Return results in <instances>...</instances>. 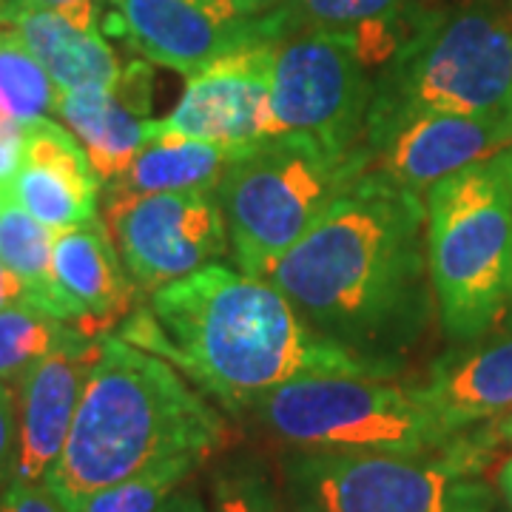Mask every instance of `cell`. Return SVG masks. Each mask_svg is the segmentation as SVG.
I'll list each match as a JSON object with an SVG mask.
<instances>
[{
    "label": "cell",
    "mask_w": 512,
    "mask_h": 512,
    "mask_svg": "<svg viewBox=\"0 0 512 512\" xmlns=\"http://www.w3.org/2000/svg\"><path fill=\"white\" fill-rule=\"evenodd\" d=\"M265 279L319 336L399 376L439 313L424 197L365 171Z\"/></svg>",
    "instance_id": "6da1fadb"
},
{
    "label": "cell",
    "mask_w": 512,
    "mask_h": 512,
    "mask_svg": "<svg viewBox=\"0 0 512 512\" xmlns=\"http://www.w3.org/2000/svg\"><path fill=\"white\" fill-rule=\"evenodd\" d=\"M117 336L168 359L228 413H254L302 376L396 379L319 336L271 279L217 262L151 291L148 311L128 313Z\"/></svg>",
    "instance_id": "7a4b0ae2"
},
{
    "label": "cell",
    "mask_w": 512,
    "mask_h": 512,
    "mask_svg": "<svg viewBox=\"0 0 512 512\" xmlns=\"http://www.w3.org/2000/svg\"><path fill=\"white\" fill-rule=\"evenodd\" d=\"M228 441V421L168 359L106 333L74 413L63 453L43 478L63 510L165 461H208Z\"/></svg>",
    "instance_id": "3957f363"
},
{
    "label": "cell",
    "mask_w": 512,
    "mask_h": 512,
    "mask_svg": "<svg viewBox=\"0 0 512 512\" xmlns=\"http://www.w3.org/2000/svg\"><path fill=\"white\" fill-rule=\"evenodd\" d=\"M512 111V15L495 0L421 6L376 74L367 137L419 114Z\"/></svg>",
    "instance_id": "277c9868"
},
{
    "label": "cell",
    "mask_w": 512,
    "mask_h": 512,
    "mask_svg": "<svg viewBox=\"0 0 512 512\" xmlns=\"http://www.w3.org/2000/svg\"><path fill=\"white\" fill-rule=\"evenodd\" d=\"M424 208L441 330L450 345L476 342L512 299V148L439 180Z\"/></svg>",
    "instance_id": "5b68a950"
},
{
    "label": "cell",
    "mask_w": 512,
    "mask_h": 512,
    "mask_svg": "<svg viewBox=\"0 0 512 512\" xmlns=\"http://www.w3.org/2000/svg\"><path fill=\"white\" fill-rule=\"evenodd\" d=\"M498 444L495 424H481L419 456L288 450L282 495L291 512H493L484 470Z\"/></svg>",
    "instance_id": "8992f818"
},
{
    "label": "cell",
    "mask_w": 512,
    "mask_h": 512,
    "mask_svg": "<svg viewBox=\"0 0 512 512\" xmlns=\"http://www.w3.org/2000/svg\"><path fill=\"white\" fill-rule=\"evenodd\" d=\"M365 171V154H333L299 131L271 134L242 148L217 185L228 251L239 271L265 279Z\"/></svg>",
    "instance_id": "52a82bcc"
},
{
    "label": "cell",
    "mask_w": 512,
    "mask_h": 512,
    "mask_svg": "<svg viewBox=\"0 0 512 512\" xmlns=\"http://www.w3.org/2000/svg\"><path fill=\"white\" fill-rule=\"evenodd\" d=\"M254 416L285 447L305 453L419 456L456 439L413 384L382 376H302L268 393Z\"/></svg>",
    "instance_id": "ba28073f"
},
{
    "label": "cell",
    "mask_w": 512,
    "mask_h": 512,
    "mask_svg": "<svg viewBox=\"0 0 512 512\" xmlns=\"http://www.w3.org/2000/svg\"><path fill=\"white\" fill-rule=\"evenodd\" d=\"M376 74L356 49L325 35H285L274 43L271 134H311L333 154H365Z\"/></svg>",
    "instance_id": "9c48e42d"
},
{
    "label": "cell",
    "mask_w": 512,
    "mask_h": 512,
    "mask_svg": "<svg viewBox=\"0 0 512 512\" xmlns=\"http://www.w3.org/2000/svg\"><path fill=\"white\" fill-rule=\"evenodd\" d=\"M279 0H106L103 32L140 60L191 74L254 43L279 40Z\"/></svg>",
    "instance_id": "30bf717a"
},
{
    "label": "cell",
    "mask_w": 512,
    "mask_h": 512,
    "mask_svg": "<svg viewBox=\"0 0 512 512\" xmlns=\"http://www.w3.org/2000/svg\"><path fill=\"white\" fill-rule=\"evenodd\" d=\"M103 217L128 276L148 291L194 274L228 251L217 191L123 194L106 188Z\"/></svg>",
    "instance_id": "8fae6325"
},
{
    "label": "cell",
    "mask_w": 512,
    "mask_h": 512,
    "mask_svg": "<svg viewBox=\"0 0 512 512\" xmlns=\"http://www.w3.org/2000/svg\"><path fill=\"white\" fill-rule=\"evenodd\" d=\"M274 43H254L191 74L185 92L154 131L220 146H251L271 137Z\"/></svg>",
    "instance_id": "7c38bea8"
},
{
    "label": "cell",
    "mask_w": 512,
    "mask_h": 512,
    "mask_svg": "<svg viewBox=\"0 0 512 512\" xmlns=\"http://www.w3.org/2000/svg\"><path fill=\"white\" fill-rule=\"evenodd\" d=\"M512 148V111L419 114L365 146L367 171L424 197L433 185Z\"/></svg>",
    "instance_id": "4fadbf2b"
},
{
    "label": "cell",
    "mask_w": 512,
    "mask_h": 512,
    "mask_svg": "<svg viewBox=\"0 0 512 512\" xmlns=\"http://www.w3.org/2000/svg\"><path fill=\"white\" fill-rule=\"evenodd\" d=\"M103 336L72 328L15 384V467L12 481L37 484L66 447Z\"/></svg>",
    "instance_id": "5bb4252c"
},
{
    "label": "cell",
    "mask_w": 512,
    "mask_h": 512,
    "mask_svg": "<svg viewBox=\"0 0 512 512\" xmlns=\"http://www.w3.org/2000/svg\"><path fill=\"white\" fill-rule=\"evenodd\" d=\"M151 63L131 60L114 86H86L60 92L57 114L86 148L103 185L126 171L131 160L157 137Z\"/></svg>",
    "instance_id": "9a60e30c"
},
{
    "label": "cell",
    "mask_w": 512,
    "mask_h": 512,
    "mask_svg": "<svg viewBox=\"0 0 512 512\" xmlns=\"http://www.w3.org/2000/svg\"><path fill=\"white\" fill-rule=\"evenodd\" d=\"M413 387L450 436L510 416L512 330L495 328L476 342L453 345Z\"/></svg>",
    "instance_id": "2e32d148"
},
{
    "label": "cell",
    "mask_w": 512,
    "mask_h": 512,
    "mask_svg": "<svg viewBox=\"0 0 512 512\" xmlns=\"http://www.w3.org/2000/svg\"><path fill=\"white\" fill-rule=\"evenodd\" d=\"M103 180L80 140L52 117L26 128V160L12 185V200L49 231L63 234L97 220Z\"/></svg>",
    "instance_id": "e0dca14e"
},
{
    "label": "cell",
    "mask_w": 512,
    "mask_h": 512,
    "mask_svg": "<svg viewBox=\"0 0 512 512\" xmlns=\"http://www.w3.org/2000/svg\"><path fill=\"white\" fill-rule=\"evenodd\" d=\"M63 322L89 336H106L134 308V279L103 220L63 231L52 254Z\"/></svg>",
    "instance_id": "ac0fdd59"
},
{
    "label": "cell",
    "mask_w": 512,
    "mask_h": 512,
    "mask_svg": "<svg viewBox=\"0 0 512 512\" xmlns=\"http://www.w3.org/2000/svg\"><path fill=\"white\" fill-rule=\"evenodd\" d=\"M103 3L89 0L69 9L29 12L9 23L46 66L57 92L114 86L120 80L123 63L103 32Z\"/></svg>",
    "instance_id": "d6986e66"
},
{
    "label": "cell",
    "mask_w": 512,
    "mask_h": 512,
    "mask_svg": "<svg viewBox=\"0 0 512 512\" xmlns=\"http://www.w3.org/2000/svg\"><path fill=\"white\" fill-rule=\"evenodd\" d=\"M419 0H279L276 32L339 37L370 69H382L419 15Z\"/></svg>",
    "instance_id": "ffe728a7"
},
{
    "label": "cell",
    "mask_w": 512,
    "mask_h": 512,
    "mask_svg": "<svg viewBox=\"0 0 512 512\" xmlns=\"http://www.w3.org/2000/svg\"><path fill=\"white\" fill-rule=\"evenodd\" d=\"M245 146H220L191 137L160 134L148 143L120 177L106 183L123 194H174V191H217L222 174Z\"/></svg>",
    "instance_id": "44dd1931"
},
{
    "label": "cell",
    "mask_w": 512,
    "mask_h": 512,
    "mask_svg": "<svg viewBox=\"0 0 512 512\" xmlns=\"http://www.w3.org/2000/svg\"><path fill=\"white\" fill-rule=\"evenodd\" d=\"M55 231L37 222L26 208L9 200L0 214V259L18 276L26 288V299L63 322L60 299L55 288L52 254H55Z\"/></svg>",
    "instance_id": "7402d4cb"
},
{
    "label": "cell",
    "mask_w": 512,
    "mask_h": 512,
    "mask_svg": "<svg viewBox=\"0 0 512 512\" xmlns=\"http://www.w3.org/2000/svg\"><path fill=\"white\" fill-rule=\"evenodd\" d=\"M55 80L15 26H0V120L32 126L57 111Z\"/></svg>",
    "instance_id": "603a6c76"
},
{
    "label": "cell",
    "mask_w": 512,
    "mask_h": 512,
    "mask_svg": "<svg viewBox=\"0 0 512 512\" xmlns=\"http://www.w3.org/2000/svg\"><path fill=\"white\" fill-rule=\"evenodd\" d=\"M74 325L35 308L32 302H18L0 311V382L18 384V379L69 336Z\"/></svg>",
    "instance_id": "cb8c5ba5"
},
{
    "label": "cell",
    "mask_w": 512,
    "mask_h": 512,
    "mask_svg": "<svg viewBox=\"0 0 512 512\" xmlns=\"http://www.w3.org/2000/svg\"><path fill=\"white\" fill-rule=\"evenodd\" d=\"M202 467L197 458H177L165 461L137 476L123 478L111 487H103L89 495L74 512H157L165 498L180 490L188 478Z\"/></svg>",
    "instance_id": "d4e9b609"
},
{
    "label": "cell",
    "mask_w": 512,
    "mask_h": 512,
    "mask_svg": "<svg viewBox=\"0 0 512 512\" xmlns=\"http://www.w3.org/2000/svg\"><path fill=\"white\" fill-rule=\"evenodd\" d=\"M211 512H291L268 467L251 456L220 464L211 476Z\"/></svg>",
    "instance_id": "484cf974"
},
{
    "label": "cell",
    "mask_w": 512,
    "mask_h": 512,
    "mask_svg": "<svg viewBox=\"0 0 512 512\" xmlns=\"http://www.w3.org/2000/svg\"><path fill=\"white\" fill-rule=\"evenodd\" d=\"M0 512H66L57 501L52 490L37 481V484H23V481H9L6 490L0 493Z\"/></svg>",
    "instance_id": "4316f807"
},
{
    "label": "cell",
    "mask_w": 512,
    "mask_h": 512,
    "mask_svg": "<svg viewBox=\"0 0 512 512\" xmlns=\"http://www.w3.org/2000/svg\"><path fill=\"white\" fill-rule=\"evenodd\" d=\"M26 128L0 120V188L12 194L23 160H26Z\"/></svg>",
    "instance_id": "83f0119b"
},
{
    "label": "cell",
    "mask_w": 512,
    "mask_h": 512,
    "mask_svg": "<svg viewBox=\"0 0 512 512\" xmlns=\"http://www.w3.org/2000/svg\"><path fill=\"white\" fill-rule=\"evenodd\" d=\"M15 387L0 382V493L12 481L15 467Z\"/></svg>",
    "instance_id": "f1b7e54d"
},
{
    "label": "cell",
    "mask_w": 512,
    "mask_h": 512,
    "mask_svg": "<svg viewBox=\"0 0 512 512\" xmlns=\"http://www.w3.org/2000/svg\"><path fill=\"white\" fill-rule=\"evenodd\" d=\"M89 0H0V26H9L12 20L29 12H49V9H69Z\"/></svg>",
    "instance_id": "f546056e"
},
{
    "label": "cell",
    "mask_w": 512,
    "mask_h": 512,
    "mask_svg": "<svg viewBox=\"0 0 512 512\" xmlns=\"http://www.w3.org/2000/svg\"><path fill=\"white\" fill-rule=\"evenodd\" d=\"M18 302H29L26 299V288H23V282H20L18 276L3 265V259H0V311L9 308V305H18Z\"/></svg>",
    "instance_id": "4dcf8cb0"
},
{
    "label": "cell",
    "mask_w": 512,
    "mask_h": 512,
    "mask_svg": "<svg viewBox=\"0 0 512 512\" xmlns=\"http://www.w3.org/2000/svg\"><path fill=\"white\" fill-rule=\"evenodd\" d=\"M157 512H208L202 498L194 490H177L165 498V504Z\"/></svg>",
    "instance_id": "1f68e13d"
},
{
    "label": "cell",
    "mask_w": 512,
    "mask_h": 512,
    "mask_svg": "<svg viewBox=\"0 0 512 512\" xmlns=\"http://www.w3.org/2000/svg\"><path fill=\"white\" fill-rule=\"evenodd\" d=\"M495 493L501 495V501L507 504V510L512 512V453L495 470Z\"/></svg>",
    "instance_id": "d6a6232c"
},
{
    "label": "cell",
    "mask_w": 512,
    "mask_h": 512,
    "mask_svg": "<svg viewBox=\"0 0 512 512\" xmlns=\"http://www.w3.org/2000/svg\"><path fill=\"white\" fill-rule=\"evenodd\" d=\"M493 424H495V433H498V439L512 441V413L510 416H504V419L493 421Z\"/></svg>",
    "instance_id": "836d02e7"
},
{
    "label": "cell",
    "mask_w": 512,
    "mask_h": 512,
    "mask_svg": "<svg viewBox=\"0 0 512 512\" xmlns=\"http://www.w3.org/2000/svg\"><path fill=\"white\" fill-rule=\"evenodd\" d=\"M498 328L512 330V299H510V305H507V313H504V319H501V325H498Z\"/></svg>",
    "instance_id": "e575fe53"
},
{
    "label": "cell",
    "mask_w": 512,
    "mask_h": 512,
    "mask_svg": "<svg viewBox=\"0 0 512 512\" xmlns=\"http://www.w3.org/2000/svg\"><path fill=\"white\" fill-rule=\"evenodd\" d=\"M12 200V197H9V194H6V191H3V188H0V214H3V208H6V202Z\"/></svg>",
    "instance_id": "d590c367"
},
{
    "label": "cell",
    "mask_w": 512,
    "mask_h": 512,
    "mask_svg": "<svg viewBox=\"0 0 512 512\" xmlns=\"http://www.w3.org/2000/svg\"><path fill=\"white\" fill-rule=\"evenodd\" d=\"M507 512H510V510H507Z\"/></svg>",
    "instance_id": "8d00e7d4"
},
{
    "label": "cell",
    "mask_w": 512,
    "mask_h": 512,
    "mask_svg": "<svg viewBox=\"0 0 512 512\" xmlns=\"http://www.w3.org/2000/svg\"><path fill=\"white\" fill-rule=\"evenodd\" d=\"M510 3H512V0H510Z\"/></svg>",
    "instance_id": "74e56055"
}]
</instances>
